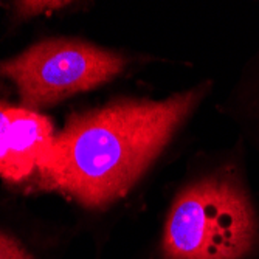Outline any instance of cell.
I'll return each instance as SVG.
<instances>
[{
    "label": "cell",
    "instance_id": "1",
    "mask_svg": "<svg viewBox=\"0 0 259 259\" xmlns=\"http://www.w3.org/2000/svg\"><path fill=\"white\" fill-rule=\"evenodd\" d=\"M203 93L124 100L70 118L37 168L42 186L90 208L124 196Z\"/></svg>",
    "mask_w": 259,
    "mask_h": 259
},
{
    "label": "cell",
    "instance_id": "5",
    "mask_svg": "<svg viewBox=\"0 0 259 259\" xmlns=\"http://www.w3.org/2000/svg\"><path fill=\"white\" fill-rule=\"evenodd\" d=\"M0 259H34L16 239L0 233Z\"/></svg>",
    "mask_w": 259,
    "mask_h": 259
},
{
    "label": "cell",
    "instance_id": "6",
    "mask_svg": "<svg viewBox=\"0 0 259 259\" xmlns=\"http://www.w3.org/2000/svg\"><path fill=\"white\" fill-rule=\"evenodd\" d=\"M16 11L19 16H34V14H40L45 11H52L56 8H61L65 5V2H16L14 4Z\"/></svg>",
    "mask_w": 259,
    "mask_h": 259
},
{
    "label": "cell",
    "instance_id": "3",
    "mask_svg": "<svg viewBox=\"0 0 259 259\" xmlns=\"http://www.w3.org/2000/svg\"><path fill=\"white\" fill-rule=\"evenodd\" d=\"M124 65L121 56L92 44L50 39L0 62V75L17 87L23 107L34 110L107 82Z\"/></svg>",
    "mask_w": 259,
    "mask_h": 259
},
{
    "label": "cell",
    "instance_id": "4",
    "mask_svg": "<svg viewBox=\"0 0 259 259\" xmlns=\"http://www.w3.org/2000/svg\"><path fill=\"white\" fill-rule=\"evenodd\" d=\"M53 140L55 132L47 116L0 103V177L19 183L37 172Z\"/></svg>",
    "mask_w": 259,
    "mask_h": 259
},
{
    "label": "cell",
    "instance_id": "2",
    "mask_svg": "<svg viewBox=\"0 0 259 259\" xmlns=\"http://www.w3.org/2000/svg\"><path fill=\"white\" fill-rule=\"evenodd\" d=\"M256 239L251 205L230 176L193 183L176 199L164 227L166 259H241Z\"/></svg>",
    "mask_w": 259,
    "mask_h": 259
}]
</instances>
